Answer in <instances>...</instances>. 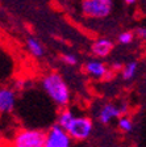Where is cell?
I'll use <instances>...</instances> for the list:
<instances>
[{"instance_id": "obj_3", "label": "cell", "mask_w": 146, "mask_h": 147, "mask_svg": "<svg viewBox=\"0 0 146 147\" xmlns=\"http://www.w3.org/2000/svg\"><path fill=\"white\" fill-rule=\"evenodd\" d=\"M82 12L90 18H105L113 9L112 0H82Z\"/></svg>"}, {"instance_id": "obj_7", "label": "cell", "mask_w": 146, "mask_h": 147, "mask_svg": "<svg viewBox=\"0 0 146 147\" xmlns=\"http://www.w3.org/2000/svg\"><path fill=\"white\" fill-rule=\"evenodd\" d=\"M84 72L92 79L101 80L109 78L112 71L108 70V66L104 62L99 61V59H90L84 63Z\"/></svg>"}, {"instance_id": "obj_13", "label": "cell", "mask_w": 146, "mask_h": 147, "mask_svg": "<svg viewBox=\"0 0 146 147\" xmlns=\"http://www.w3.org/2000/svg\"><path fill=\"white\" fill-rule=\"evenodd\" d=\"M117 126H119V129L122 133H130V131H133V129H134L133 121H132V118L128 116L120 117V118L117 119Z\"/></svg>"}, {"instance_id": "obj_12", "label": "cell", "mask_w": 146, "mask_h": 147, "mask_svg": "<svg viewBox=\"0 0 146 147\" xmlns=\"http://www.w3.org/2000/svg\"><path fill=\"white\" fill-rule=\"evenodd\" d=\"M138 72V62L136 61H130L126 64H124V67L121 70V78L126 82L132 80Z\"/></svg>"}, {"instance_id": "obj_5", "label": "cell", "mask_w": 146, "mask_h": 147, "mask_svg": "<svg viewBox=\"0 0 146 147\" xmlns=\"http://www.w3.org/2000/svg\"><path fill=\"white\" fill-rule=\"evenodd\" d=\"M73 138L59 125H52L45 133V147H71Z\"/></svg>"}, {"instance_id": "obj_4", "label": "cell", "mask_w": 146, "mask_h": 147, "mask_svg": "<svg viewBox=\"0 0 146 147\" xmlns=\"http://www.w3.org/2000/svg\"><path fill=\"white\" fill-rule=\"evenodd\" d=\"M73 141H86L94 131V122L87 116H76L66 130Z\"/></svg>"}, {"instance_id": "obj_18", "label": "cell", "mask_w": 146, "mask_h": 147, "mask_svg": "<svg viewBox=\"0 0 146 147\" xmlns=\"http://www.w3.org/2000/svg\"><path fill=\"white\" fill-rule=\"evenodd\" d=\"M4 146V137H3V134L0 133V147H3Z\"/></svg>"}, {"instance_id": "obj_15", "label": "cell", "mask_w": 146, "mask_h": 147, "mask_svg": "<svg viewBox=\"0 0 146 147\" xmlns=\"http://www.w3.org/2000/svg\"><path fill=\"white\" fill-rule=\"evenodd\" d=\"M62 61H63V63L67 64V66H76V64H78V58H76V55L71 54V53L62 54Z\"/></svg>"}, {"instance_id": "obj_8", "label": "cell", "mask_w": 146, "mask_h": 147, "mask_svg": "<svg viewBox=\"0 0 146 147\" xmlns=\"http://www.w3.org/2000/svg\"><path fill=\"white\" fill-rule=\"evenodd\" d=\"M16 107V92L9 87H0V113H11Z\"/></svg>"}, {"instance_id": "obj_9", "label": "cell", "mask_w": 146, "mask_h": 147, "mask_svg": "<svg viewBox=\"0 0 146 147\" xmlns=\"http://www.w3.org/2000/svg\"><path fill=\"white\" fill-rule=\"evenodd\" d=\"M113 47H115V45H113V42L111 40H108V38H97L91 45V53L96 58H107L112 53Z\"/></svg>"}, {"instance_id": "obj_2", "label": "cell", "mask_w": 146, "mask_h": 147, "mask_svg": "<svg viewBox=\"0 0 146 147\" xmlns=\"http://www.w3.org/2000/svg\"><path fill=\"white\" fill-rule=\"evenodd\" d=\"M11 147H45V133L37 129H22L13 137Z\"/></svg>"}, {"instance_id": "obj_16", "label": "cell", "mask_w": 146, "mask_h": 147, "mask_svg": "<svg viewBox=\"0 0 146 147\" xmlns=\"http://www.w3.org/2000/svg\"><path fill=\"white\" fill-rule=\"evenodd\" d=\"M134 36H137L141 40H146V28H143V26L137 28L136 32H134Z\"/></svg>"}, {"instance_id": "obj_1", "label": "cell", "mask_w": 146, "mask_h": 147, "mask_svg": "<svg viewBox=\"0 0 146 147\" xmlns=\"http://www.w3.org/2000/svg\"><path fill=\"white\" fill-rule=\"evenodd\" d=\"M41 87L55 105L61 107L62 109L69 105L71 100L70 88L67 86L65 78L59 72L53 71L43 75L41 79Z\"/></svg>"}, {"instance_id": "obj_10", "label": "cell", "mask_w": 146, "mask_h": 147, "mask_svg": "<svg viewBox=\"0 0 146 147\" xmlns=\"http://www.w3.org/2000/svg\"><path fill=\"white\" fill-rule=\"evenodd\" d=\"M26 50L29 54H32L36 58H40L45 54V49H43V45L40 41L34 38V37H28L26 38Z\"/></svg>"}, {"instance_id": "obj_6", "label": "cell", "mask_w": 146, "mask_h": 147, "mask_svg": "<svg viewBox=\"0 0 146 147\" xmlns=\"http://www.w3.org/2000/svg\"><path fill=\"white\" fill-rule=\"evenodd\" d=\"M128 112V105L126 104H113V102H107V104L101 105V108L97 112V119L100 121L103 125H108L113 121V119H119L120 117L126 116Z\"/></svg>"}, {"instance_id": "obj_17", "label": "cell", "mask_w": 146, "mask_h": 147, "mask_svg": "<svg viewBox=\"0 0 146 147\" xmlns=\"http://www.w3.org/2000/svg\"><path fill=\"white\" fill-rule=\"evenodd\" d=\"M122 67H124V64L120 63V62H117V63H113V64H112V68H113V70H117V71H120V72H121Z\"/></svg>"}, {"instance_id": "obj_11", "label": "cell", "mask_w": 146, "mask_h": 147, "mask_svg": "<svg viewBox=\"0 0 146 147\" xmlns=\"http://www.w3.org/2000/svg\"><path fill=\"white\" fill-rule=\"evenodd\" d=\"M75 113H74L71 109L69 108H63V109L58 113V117H57V125H59L62 129L67 130V127L71 125V122L74 121L75 118Z\"/></svg>"}, {"instance_id": "obj_14", "label": "cell", "mask_w": 146, "mask_h": 147, "mask_svg": "<svg viewBox=\"0 0 146 147\" xmlns=\"http://www.w3.org/2000/svg\"><path fill=\"white\" fill-rule=\"evenodd\" d=\"M117 41H119V43H121V45H130L134 41V33L133 32H128V30L122 32V33L119 34Z\"/></svg>"}, {"instance_id": "obj_19", "label": "cell", "mask_w": 146, "mask_h": 147, "mask_svg": "<svg viewBox=\"0 0 146 147\" xmlns=\"http://www.w3.org/2000/svg\"><path fill=\"white\" fill-rule=\"evenodd\" d=\"M124 1H125L126 4H134L136 1H137V0H124Z\"/></svg>"}]
</instances>
